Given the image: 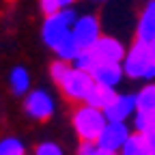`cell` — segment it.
Wrapping results in <instances>:
<instances>
[{"label": "cell", "instance_id": "6da1fadb", "mask_svg": "<svg viewBox=\"0 0 155 155\" xmlns=\"http://www.w3.org/2000/svg\"><path fill=\"white\" fill-rule=\"evenodd\" d=\"M123 69H125V75L131 78V80L153 82V78H155V58L151 54L149 43L136 39L134 45L127 50V54L123 58Z\"/></svg>", "mask_w": 155, "mask_h": 155}, {"label": "cell", "instance_id": "7a4b0ae2", "mask_svg": "<svg viewBox=\"0 0 155 155\" xmlns=\"http://www.w3.org/2000/svg\"><path fill=\"white\" fill-rule=\"evenodd\" d=\"M108 123V116L101 108H95V106H88V104H82L73 110V116H71V125L78 134L80 140H97L99 134L104 131Z\"/></svg>", "mask_w": 155, "mask_h": 155}, {"label": "cell", "instance_id": "3957f363", "mask_svg": "<svg viewBox=\"0 0 155 155\" xmlns=\"http://www.w3.org/2000/svg\"><path fill=\"white\" fill-rule=\"evenodd\" d=\"M75 19H78V13H75L73 7H67V9H61L58 13L45 15V22L41 26V39H43V43L54 50L71 32Z\"/></svg>", "mask_w": 155, "mask_h": 155}, {"label": "cell", "instance_id": "277c9868", "mask_svg": "<svg viewBox=\"0 0 155 155\" xmlns=\"http://www.w3.org/2000/svg\"><path fill=\"white\" fill-rule=\"evenodd\" d=\"M95 86V80L88 71H82L78 67H71L67 71V75L63 78L61 82H58V88L61 93L67 97L71 101H78V104H84L86 97L91 93V88Z\"/></svg>", "mask_w": 155, "mask_h": 155}, {"label": "cell", "instance_id": "5b68a950", "mask_svg": "<svg viewBox=\"0 0 155 155\" xmlns=\"http://www.w3.org/2000/svg\"><path fill=\"white\" fill-rule=\"evenodd\" d=\"M24 110L35 121H48L56 110V101L45 88H35L24 95Z\"/></svg>", "mask_w": 155, "mask_h": 155}, {"label": "cell", "instance_id": "8992f818", "mask_svg": "<svg viewBox=\"0 0 155 155\" xmlns=\"http://www.w3.org/2000/svg\"><path fill=\"white\" fill-rule=\"evenodd\" d=\"M71 35L78 39V43L82 45V50H91L101 39V24L97 19V15H93V13L78 15L75 24L71 28Z\"/></svg>", "mask_w": 155, "mask_h": 155}, {"label": "cell", "instance_id": "52a82bcc", "mask_svg": "<svg viewBox=\"0 0 155 155\" xmlns=\"http://www.w3.org/2000/svg\"><path fill=\"white\" fill-rule=\"evenodd\" d=\"M129 136H131V131H129L127 123L108 121L106 127H104V131L99 134V138H97L95 142L99 144V147H104V149H108V151L121 153V149H123L125 142L129 140Z\"/></svg>", "mask_w": 155, "mask_h": 155}, {"label": "cell", "instance_id": "ba28073f", "mask_svg": "<svg viewBox=\"0 0 155 155\" xmlns=\"http://www.w3.org/2000/svg\"><path fill=\"white\" fill-rule=\"evenodd\" d=\"M108 121H119V123H127L129 119H134V114L138 112V104H136V95L131 93H116L114 99L108 104V108L104 110Z\"/></svg>", "mask_w": 155, "mask_h": 155}, {"label": "cell", "instance_id": "9c48e42d", "mask_svg": "<svg viewBox=\"0 0 155 155\" xmlns=\"http://www.w3.org/2000/svg\"><path fill=\"white\" fill-rule=\"evenodd\" d=\"M93 56L97 58V63H123V58L127 54L125 45L114 37H104L91 48Z\"/></svg>", "mask_w": 155, "mask_h": 155}, {"label": "cell", "instance_id": "30bf717a", "mask_svg": "<svg viewBox=\"0 0 155 155\" xmlns=\"http://www.w3.org/2000/svg\"><path fill=\"white\" fill-rule=\"evenodd\" d=\"M91 75H93L95 84L116 88L125 78V69H123V63H97L95 69L91 71Z\"/></svg>", "mask_w": 155, "mask_h": 155}, {"label": "cell", "instance_id": "8fae6325", "mask_svg": "<svg viewBox=\"0 0 155 155\" xmlns=\"http://www.w3.org/2000/svg\"><path fill=\"white\" fill-rule=\"evenodd\" d=\"M136 39L144 43L155 41V0H149V5L142 9L136 24Z\"/></svg>", "mask_w": 155, "mask_h": 155}, {"label": "cell", "instance_id": "7c38bea8", "mask_svg": "<svg viewBox=\"0 0 155 155\" xmlns=\"http://www.w3.org/2000/svg\"><path fill=\"white\" fill-rule=\"evenodd\" d=\"M9 86L13 95H26L30 91V73L26 67H13L9 73Z\"/></svg>", "mask_w": 155, "mask_h": 155}, {"label": "cell", "instance_id": "4fadbf2b", "mask_svg": "<svg viewBox=\"0 0 155 155\" xmlns=\"http://www.w3.org/2000/svg\"><path fill=\"white\" fill-rule=\"evenodd\" d=\"M54 52H56V56L61 58V61H67V63H73L78 56L82 54V45L78 43V39L69 32L61 43H58L56 48H54Z\"/></svg>", "mask_w": 155, "mask_h": 155}, {"label": "cell", "instance_id": "5bb4252c", "mask_svg": "<svg viewBox=\"0 0 155 155\" xmlns=\"http://www.w3.org/2000/svg\"><path fill=\"white\" fill-rule=\"evenodd\" d=\"M114 95H116V88L101 86V84H95V86L91 88V93H88V97H86V101H84V104L106 110V108H108V104L114 99Z\"/></svg>", "mask_w": 155, "mask_h": 155}, {"label": "cell", "instance_id": "9a60e30c", "mask_svg": "<svg viewBox=\"0 0 155 155\" xmlns=\"http://www.w3.org/2000/svg\"><path fill=\"white\" fill-rule=\"evenodd\" d=\"M121 155H155V153H153V149L149 147L144 134L136 131V134L129 136V140H127L125 147L121 149Z\"/></svg>", "mask_w": 155, "mask_h": 155}, {"label": "cell", "instance_id": "2e32d148", "mask_svg": "<svg viewBox=\"0 0 155 155\" xmlns=\"http://www.w3.org/2000/svg\"><path fill=\"white\" fill-rule=\"evenodd\" d=\"M136 104H138V112L155 114V84L153 82L144 84L138 93H136Z\"/></svg>", "mask_w": 155, "mask_h": 155}, {"label": "cell", "instance_id": "e0dca14e", "mask_svg": "<svg viewBox=\"0 0 155 155\" xmlns=\"http://www.w3.org/2000/svg\"><path fill=\"white\" fill-rule=\"evenodd\" d=\"M0 155H26V147L15 136H7L0 140Z\"/></svg>", "mask_w": 155, "mask_h": 155}, {"label": "cell", "instance_id": "ac0fdd59", "mask_svg": "<svg viewBox=\"0 0 155 155\" xmlns=\"http://www.w3.org/2000/svg\"><path fill=\"white\" fill-rule=\"evenodd\" d=\"M78 155H121V153H114V151H108L104 147H99L93 140H82L80 147H78Z\"/></svg>", "mask_w": 155, "mask_h": 155}, {"label": "cell", "instance_id": "d6986e66", "mask_svg": "<svg viewBox=\"0 0 155 155\" xmlns=\"http://www.w3.org/2000/svg\"><path fill=\"white\" fill-rule=\"evenodd\" d=\"M73 67V63H67V61H61V58H56V61L50 65V75H52V80L58 84L63 80V78L67 75V71Z\"/></svg>", "mask_w": 155, "mask_h": 155}, {"label": "cell", "instance_id": "ffe728a7", "mask_svg": "<svg viewBox=\"0 0 155 155\" xmlns=\"http://www.w3.org/2000/svg\"><path fill=\"white\" fill-rule=\"evenodd\" d=\"M95 65H97V58L93 56V52H91V50H82V54L73 61V67L82 69V71H88V73L95 69Z\"/></svg>", "mask_w": 155, "mask_h": 155}, {"label": "cell", "instance_id": "44dd1931", "mask_svg": "<svg viewBox=\"0 0 155 155\" xmlns=\"http://www.w3.org/2000/svg\"><path fill=\"white\" fill-rule=\"evenodd\" d=\"M131 123H134V129L136 131L144 134L151 127V123H153V114H149V112H136L134 119H131Z\"/></svg>", "mask_w": 155, "mask_h": 155}, {"label": "cell", "instance_id": "7402d4cb", "mask_svg": "<svg viewBox=\"0 0 155 155\" xmlns=\"http://www.w3.org/2000/svg\"><path fill=\"white\" fill-rule=\"evenodd\" d=\"M35 155H65L56 142H41L35 147Z\"/></svg>", "mask_w": 155, "mask_h": 155}, {"label": "cell", "instance_id": "603a6c76", "mask_svg": "<svg viewBox=\"0 0 155 155\" xmlns=\"http://www.w3.org/2000/svg\"><path fill=\"white\" fill-rule=\"evenodd\" d=\"M39 7H41L43 15H52V13L61 11V5H58L56 0H39Z\"/></svg>", "mask_w": 155, "mask_h": 155}, {"label": "cell", "instance_id": "cb8c5ba5", "mask_svg": "<svg viewBox=\"0 0 155 155\" xmlns=\"http://www.w3.org/2000/svg\"><path fill=\"white\" fill-rule=\"evenodd\" d=\"M144 138H147L149 147H151V149H153V153H155V127H149V129L144 131Z\"/></svg>", "mask_w": 155, "mask_h": 155}, {"label": "cell", "instance_id": "d4e9b609", "mask_svg": "<svg viewBox=\"0 0 155 155\" xmlns=\"http://www.w3.org/2000/svg\"><path fill=\"white\" fill-rule=\"evenodd\" d=\"M56 2L61 5V9H67V7H71V5L75 2V0H56Z\"/></svg>", "mask_w": 155, "mask_h": 155}, {"label": "cell", "instance_id": "484cf974", "mask_svg": "<svg viewBox=\"0 0 155 155\" xmlns=\"http://www.w3.org/2000/svg\"><path fill=\"white\" fill-rule=\"evenodd\" d=\"M149 48H151V54H153V58H155V41H151Z\"/></svg>", "mask_w": 155, "mask_h": 155}, {"label": "cell", "instance_id": "4316f807", "mask_svg": "<svg viewBox=\"0 0 155 155\" xmlns=\"http://www.w3.org/2000/svg\"><path fill=\"white\" fill-rule=\"evenodd\" d=\"M151 127H155V114H153V123H151Z\"/></svg>", "mask_w": 155, "mask_h": 155}, {"label": "cell", "instance_id": "83f0119b", "mask_svg": "<svg viewBox=\"0 0 155 155\" xmlns=\"http://www.w3.org/2000/svg\"><path fill=\"white\" fill-rule=\"evenodd\" d=\"M93 2H104V0H93Z\"/></svg>", "mask_w": 155, "mask_h": 155}]
</instances>
